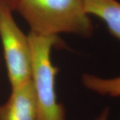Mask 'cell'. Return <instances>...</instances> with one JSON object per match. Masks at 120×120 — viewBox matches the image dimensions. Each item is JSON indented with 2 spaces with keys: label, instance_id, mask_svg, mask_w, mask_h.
I'll return each instance as SVG.
<instances>
[{
  "label": "cell",
  "instance_id": "6da1fadb",
  "mask_svg": "<svg viewBox=\"0 0 120 120\" xmlns=\"http://www.w3.org/2000/svg\"><path fill=\"white\" fill-rule=\"evenodd\" d=\"M13 9L24 19L34 34H68L89 38L94 33L84 0H17Z\"/></svg>",
  "mask_w": 120,
  "mask_h": 120
},
{
  "label": "cell",
  "instance_id": "7a4b0ae2",
  "mask_svg": "<svg viewBox=\"0 0 120 120\" xmlns=\"http://www.w3.org/2000/svg\"><path fill=\"white\" fill-rule=\"evenodd\" d=\"M31 50V82L34 90L38 120H65L64 106L58 101L56 77L59 69L53 65L52 52L60 45L58 36L29 34Z\"/></svg>",
  "mask_w": 120,
  "mask_h": 120
},
{
  "label": "cell",
  "instance_id": "3957f363",
  "mask_svg": "<svg viewBox=\"0 0 120 120\" xmlns=\"http://www.w3.org/2000/svg\"><path fill=\"white\" fill-rule=\"evenodd\" d=\"M11 7L0 0V40L11 88L31 80V50L26 35L13 17Z\"/></svg>",
  "mask_w": 120,
  "mask_h": 120
},
{
  "label": "cell",
  "instance_id": "277c9868",
  "mask_svg": "<svg viewBox=\"0 0 120 120\" xmlns=\"http://www.w3.org/2000/svg\"><path fill=\"white\" fill-rule=\"evenodd\" d=\"M0 120H38L37 103L31 80L11 88L9 98L0 105Z\"/></svg>",
  "mask_w": 120,
  "mask_h": 120
},
{
  "label": "cell",
  "instance_id": "5b68a950",
  "mask_svg": "<svg viewBox=\"0 0 120 120\" xmlns=\"http://www.w3.org/2000/svg\"><path fill=\"white\" fill-rule=\"evenodd\" d=\"M87 13L103 21L109 33L120 41V2L117 0H84Z\"/></svg>",
  "mask_w": 120,
  "mask_h": 120
},
{
  "label": "cell",
  "instance_id": "8992f818",
  "mask_svg": "<svg viewBox=\"0 0 120 120\" xmlns=\"http://www.w3.org/2000/svg\"><path fill=\"white\" fill-rule=\"evenodd\" d=\"M83 86L90 91L101 95L120 98V76L103 78L90 73L82 76Z\"/></svg>",
  "mask_w": 120,
  "mask_h": 120
},
{
  "label": "cell",
  "instance_id": "52a82bcc",
  "mask_svg": "<svg viewBox=\"0 0 120 120\" xmlns=\"http://www.w3.org/2000/svg\"><path fill=\"white\" fill-rule=\"evenodd\" d=\"M109 116V107H105L103 109L101 113L98 116L95 120H108Z\"/></svg>",
  "mask_w": 120,
  "mask_h": 120
},
{
  "label": "cell",
  "instance_id": "ba28073f",
  "mask_svg": "<svg viewBox=\"0 0 120 120\" xmlns=\"http://www.w3.org/2000/svg\"><path fill=\"white\" fill-rule=\"evenodd\" d=\"M2 1H4V2L7 3L8 4H9L10 6H11V8L13 9L14 4H15V3L16 2V1H17V0H2Z\"/></svg>",
  "mask_w": 120,
  "mask_h": 120
},
{
  "label": "cell",
  "instance_id": "9c48e42d",
  "mask_svg": "<svg viewBox=\"0 0 120 120\" xmlns=\"http://www.w3.org/2000/svg\"><path fill=\"white\" fill-rule=\"evenodd\" d=\"M0 65H1V60H0Z\"/></svg>",
  "mask_w": 120,
  "mask_h": 120
}]
</instances>
